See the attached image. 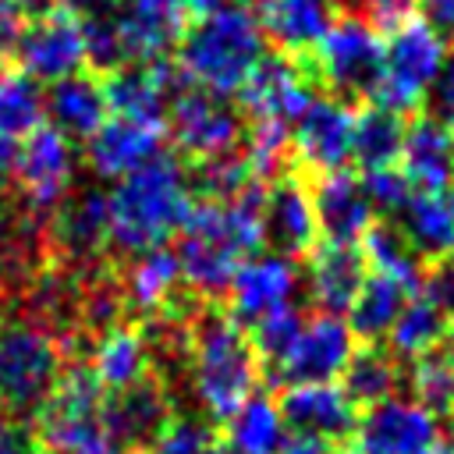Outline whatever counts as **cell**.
<instances>
[{"instance_id":"cell-1","label":"cell","mask_w":454,"mask_h":454,"mask_svg":"<svg viewBox=\"0 0 454 454\" xmlns=\"http://www.w3.org/2000/svg\"><path fill=\"white\" fill-rule=\"evenodd\" d=\"M188 387L199 415L223 426L259 387V358L248 333L220 305H199L188 323Z\"/></svg>"},{"instance_id":"cell-2","label":"cell","mask_w":454,"mask_h":454,"mask_svg":"<svg viewBox=\"0 0 454 454\" xmlns=\"http://www.w3.org/2000/svg\"><path fill=\"white\" fill-rule=\"evenodd\" d=\"M195 192L188 167L174 153H160L110 192V248L124 259L163 248L188 220Z\"/></svg>"},{"instance_id":"cell-3","label":"cell","mask_w":454,"mask_h":454,"mask_svg":"<svg viewBox=\"0 0 454 454\" xmlns=\"http://www.w3.org/2000/svg\"><path fill=\"white\" fill-rule=\"evenodd\" d=\"M262 57L266 35L255 11L245 4H227L206 18H195L184 28L174 60L192 85L231 99Z\"/></svg>"},{"instance_id":"cell-4","label":"cell","mask_w":454,"mask_h":454,"mask_svg":"<svg viewBox=\"0 0 454 454\" xmlns=\"http://www.w3.org/2000/svg\"><path fill=\"white\" fill-rule=\"evenodd\" d=\"M67 365L64 340L28 312H0V411L32 419Z\"/></svg>"},{"instance_id":"cell-5","label":"cell","mask_w":454,"mask_h":454,"mask_svg":"<svg viewBox=\"0 0 454 454\" xmlns=\"http://www.w3.org/2000/svg\"><path fill=\"white\" fill-rule=\"evenodd\" d=\"M305 60L316 85L351 106L369 99L383 74V35L362 14H337Z\"/></svg>"},{"instance_id":"cell-6","label":"cell","mask_w":454,"mask_h":454,"mask_svg":"<svg viewBox=\"0 0 454 454\" xmlns=\"http://www.w3.org/2000/svg\"><path fill=\"white\" fill-rule=\"evenodd\" d=\"M447 46L419 21L408 18L383 39V74L369 96L372 106L397 117H415L426 106V92L440 74Z\"/></svg>"},{"instance_id":"cell-7","label":"cell","mask_w":454,"mask_h":454,"mask_svg":"<svg viewBox=\"0 0 454 454\" xmlns=\"http://www.w3.org/2000/svg\"><path fill=\"white\" fill-rule=\"evenodd\" d=\"M103 397L106 390L92 376L89 362H67L53 394L32 415V433L43 454H78L103 433Z\"/></svg>"},{"instance_id":"cell-8","label":"cell","mask_w":454,"mask_h":454,"mask_svg":"<svg viewBox=\"0 0 454 454\" xmlns=\"http://www.w3.org/2000/svg\"><path fill=\"white\" fill-rule=\"evenodd\" d=\"M245 121L248 117H241L238 103H231L227 96L188 85L167 106V138L184 160L199 163L220 153H234L245 138Z\"/></svg>"},{"instance_id":"cell-9","label":"cell","mask_w":454,"mask_h":454,"mask_svg":"<svg viewBox=\"0 0 454 454\" xmlns=\"http://www.w3.org/2000/svg\"><path fill=\"white\" fill-rule=\"evenodd\" d=\"M50 262L71 273H92L110 248V195L96 184L71 192L50 220Z\"/></svg>"},{"instance_id":"cell-10","label":"cell","mask_w":454,"mask_h":454,"mask_svg":"<svg viewBox=\"0 0 454 454\" xmlns=\"http://www.w3.org/2000/svg\"><path fill=\"white\" fill-rule=\"evenodd\" d=\"M74 181V149L71 142L53 128L43 124L35 128L21 145H18V167H14V195L39 216L53 220L57 206L71 195Z\"/></svg>"},{"instance_id":"cell-11","label":"cell","mask_w":454,"mask_h":454,"mask_svg":"<svg viewBox=\"0 0 454 454\" xmlns=\"http://www.w3.org/2000/svg\"><path fill=\"white\" fill-rule=\"evenodd\" d=\"M316 89L319 85L309 60L277 50V53H266L238 89V110L248 114L252 121L266 117V121L294 124L309 110V103L319 96Z\"/></svg>"},{"instance_id":"cell-12","label":"cell","mask_w":454,"mask_h":454,"mask_svg":"<svg viewBox=\"0 0 454 454\" xmlns=\"http://www.w3.org/2000/svg\"><path fill=\"white\" fill-rule=\"evenodd\" d=\"M177 401L170 383L160 372H145L124 390H114L103 397V433L121 450L145 454L149 443L163 433V426L177 415Z\"/></svg>"},{"instance_id":"cell-13","label":"cell","mask_w":454,"mask_h":454,"mask_svg":"<svg viewBox=\"0 0 454 454\" xmlns=\"http://www.w3.org/2000/svg\"><path fill=\"white\" fill-rule=\"evenodd\" d=\"M355 454H433L443 440L440 422L411 397H387L358 411Z\"/></svg>"},{"instance_id":"cell-14","label":"cell","mask_w":454,"mask_h":454,"mask_svg":"<svg viewBox=\"0 0 454 454\" xmlns=\"http://www.w3.org/2000/svg\"><path fill=\"white\" fill-rule=\"evenodd\" d=\"M355 351V337L340 316L316 312L301 323V333L291 355L280 362L277 372L266 376V387H301V383H333L344 372Z\"/></svg>"},{"instance_id":"cell-15","label":"cell","mask_w":454,"mask_h":454,"mask_svg":"<svg viewBox=\"0 0 454 454\" xmlns=\"http://www.w3.org/2000/svg\"><path fill=\"white\" fill-rule=\"evenodd\" d=\"M280 419L287 433L298 440H312L323 447H348L358 426V408L344 397L337 383H301V387H284L277 397Z\"/></svg>"},{"instance_id":"cell-16","label":"cell","mask_w":454,"mask_h":454,"mask_svg":"<svg viewBox=\"0 0 454 454\" xmlns=\"http://www.w3.org/2000/svg\"><path fill=\"white\" fill-rule=\"evenodd\" d=\"M18 71H25L35 82H60L85 67V43H82V18L53 7L43 18H32L25 25V35L14 53Z\"/></svg>"},{"instance_id":"cell-17","label":"cell","mask_w":454,"mask_h":454,"mask_svg":"<svg viewBox=\"0 0 454 454\" xmlns=\"http://www.w3.org/2000/svg\"><path fill=\"white\" fill-rule=\"evenodd\" d=\"M319 227L309 184L298 170L270 181L262 192V241L284 259H305L316 248Z\"/></svg>"},{"instance_id":"cell-18","label":"cell","mask_w":454,"mask_h":454,"mask_svg":"<svg viewBox=\"0 0 454 454\" xmlns=\"http://www.w3.org/2000/svg\"><path fill=\"white\" fill-rule=\"evenodd\" d=\"M298 294V266L294 259H284L277 252L255 255L238 266L231 287H227V316L248 330L255 319L294 305Z\"/></svg>"},{"instance_id":"cell-19","label":"cell","mask_w":454,"mask_h":454,"mask_svg":"<svg viewBox=\"0 0 454 454\" xmlns=\"http://www.w3.org/2000/svg\"><path fill=\"white\" fill-rule=\"evenodd\" d=\"M351 117L355 110L333 96H316L309 110L291 124V145H294V163L326 174L340 170L351 160Z\"/></svg>"},{"instance_id":"cell-20","label":"cell","mask_w":454,"mask_h":454,"mask_svg":"<svg viewBox=\"0 0 454 454\" xmlns=\"http://www.w3.org/2000/svg\"><path fill=\"white\" fill-rule=\"evenodd\" d=\"M309 195H312L316 227L330 245H362V238L376 223V213L362 192L358 174H351L344 167L312 174Z\"/></svg>"},{"instance_id":"cell-21","label":"cell","mask_w":454,"mask_h":454,"mask_svg":"<svg viewBox=\"0 0 454 454\" xmlns=\"http://www.w3.org/2000/svg\"><path fill=\"white\" fill-rule=\"evenodd\" d=\"M167 145V128L106 117L103 128L85 142V163L103 181H124L128 174L153 163Z\"/></svg>"},{"instance_id":"cell-22","label":"cell","mask_w":454,"mask_h":454,"mask_svg":"<svg viewBox=\"0 0 454 454\" xmlns=\"http://www.w3.org/2000/svg\"><path fill=\"white\" fill-rule=\"evenodd\" d=\"M117 284H121V298H124V312H131V319H149L163 309H170L181 298V266L174 248H149L138 252L131 259H124L121 266H114Z\"/></svg>"},{"instance_id":"cell-23","label":"cell","mask_w":454,"mask_h":454,"mask_svg":"<svg viewBox=\"0 0 454 454\" xmlns=\"http://www.w3.org/2000/svg\"><path fill=\"white\" fill-rule=\"evenodd\" d=\"M401 174L408 177L411 192L454 188V131L429 114H415V121L404 124Z\"/></svg>"},{"instance_id":"cell-24","label":"cell","mask_w":454,"mask_h":454,"mask_svg":"<svg viewBox=\"0 0 454 454\" xmlns=\"http://www.w3.org/2000/svg\"><path fill=\"white\" fill-rule=\"evenodd\" d=\"M401 238L429 270L440 259L454 255V188L443 192H411L404 209L394 216Z\"/></svg>"},{"instance_id":"cell-25","label":"cell","mask_w":454,"mask_h":454,"mask_svg":"<svg viewBox=\"0 0 454 454\" xmlns=\"http://www.w3.org/2000/svg\"><path fill=\"white\" fill-rule=\"evenodd\" d=\"M365 270H369V262L358 245H330V241L316 245L309 252V270H305L309 298L316 301L319 312L340 316L355 301V294L365 280Z\"/></svg>"},{"instance_id":"cell-26","label":"cell","mask_w":454,"mask_h":454,"mask_svg":"<svg viewBox=\"0 0 454 454\" xmlns=\"http://www.w3.org/2000/svg\"><path fill=\"white\" fill-rule=\"evenodd\" d=\"M333 0H259L255 18L262 35L291 57H305L333 21Z\"/></svg>"},{"instance_id":"cell-27","label":"cell","mask_w":454,"mask_h":454,"mask_svg":"<svg viewBox=\"0 0 454 454\" xmlns=\"http://www.w3.org/2000/svg\"><path fill=\"white\" fill-rule=\"evenodd\" d=\"M114 18L121 28L128 64H153V60L170 57V50H177V43L188 28V14L181 11V4L124 7Z\"/></svg>"},{"instance_id":"cell-28","label":"cell","mask_w":454,"mask_h":454,"mask_svg":"<svg viewBox=\"0 0 454 454\" xmlns=\"http://www.w3.org/2000/svg\"><path fill=\"white\" fill-rule=\"evenodd\" d=\"M46 114H50V124L67 142H74V138L89 142L103 128V121L110 117L103 78H96L89 71H78L71 78L53 82L50 92H46Z\"/></svg>"},{"instance_id":"cell-29","label":"cell","mask_w":454,"mask_h":454,"mask_svg":"<svg viewBox=\"0 0 454 454\" xmlns=\"http://www.w3.org/2000/svg\"><path fill=\"white\" fill-rule=\"evenodd\" d=\"M411 294H419V291H411L397 277H387V273H376V270L365 273L355 301L348 305L351 337H358L362 344H383Z\"/></svg>"},{"instance_id":"cell-30","label":"cell","mask_w":454,"mask_h":454,"mask_svg":"<svg viewBox=\"0 0 454 454\" xmlns=\"http://www.w3.org/2000/svg\"><path fill=\"white\" fill-rule=\"evenodd\" d=\"M340 390L344 397L365 411L387 397H397L404 387V362L387 348V344H362L351 351L344 372H340Z\"/></svg>"},{"instance_id":"cell-31","label":"cell","mask_w":454,"mask_h":454,"mask_svg":"<svg viewBox=\"0 0 454 454\" xmlns=\"http://www.w3.org/2000/svg\"><path fill=\"white\" fill-rule=\"evenodd\" d=\"M85 362H89L92 376L99 380V387L106 394H114V390H124L149 372V348H145V337L138 326L121 323L89 344Z\"/></svg>"},{"instance_id":"cell-32","label":"cell","mask_w":454,"mask_h":454,"mask_svg":"<svg viewBox=\"0 0 454 454\" xmlns=\"http://www.w3.org/2000/svg\"><path fill=\"white\" fill-rule=\"evenodd\" d=\"M103 92H106L110 117H124V121L167 128V106H170V99L160 89V82H156V74H153L149 64H128V67L114 71L110 78H103Z\"/></svg>"},{"instance_id":"cell-33","label":"cell","mask_w":454,"mask_h":454,"mask_svg":"<svg viewBox=\"0 0 454 454\" xmlns=\"http://www.w3.org/2000/svg\"><path fill=\"white\" fill-rule=\"evenodd\" d=\"M404 117L380 110L372 103L358 106L351 117V160L365 170H380V167H397L401 160V145H404Z\"/></svg>"},{"instance_id":"cell-34","label":"cell","mask_w":454,"mask_h":454,"mask_svg":"<svg viewBox=\"0 0 454 454\" xmlns=\"http://www.w3.org/2000/svg\"><path fill=\"white\" fill-rule=\"evenodd\" d=\"M450 330V316L429 298V294H411L397 316V323L387 333V348L401 358V362H415L436 348H443Z\"/></svg>"},{"instance_id":"cell-35","label":"cell","mask_w":454,"mask_h":454,"mask_svg":"<svg viewBox=\"0 0 454 454\" xmlns=\"http://www.w3.org/2000/svg\"><path fill=\"white\" fill-rule=\"evenodd\" d=\"M223 440L238 454H277L287 443V426L280 419L277 401L266 390H255L223 426Z\"/></svg>"},{"instance_id":"cell-36","label":"cell","mask_w":454,"mask_h":454,"mask_svg":"<svg viewBox=\"0 0 454 454\" xmlns=\"http://www.w3.org/2000/svg\"><path fill=\"white\" fill-rule=\"evenodd\" d=\"M241 156L252 170V177L259 184L277 181L291 170H298L294 163V145H291V124L280 121H245V138H241Z\"/></svg>"},{"instance_id":"cell-37","label":"cell","mask_w":454,"mask_h":454,"mask_svg":"<svg viewBox=\"0 0 454 454\" xmlns=\"http://www.w3.org/2000/svg\"><path fill=\"white\" fill-rule=\"evenodd\" d=\"M46 117V92L35 78H28L18 67L0 71V135L11 142L28 138L35 128H43Z\"/></svg>"},{"instance_id":"cell-38","label":"cell","mask_w":454,"mask_h":454,"mask_svg":"<svg viewBox=\"0 0 454 454\" xmlns=\"http://www.w3.org/2000/svg\"><path fill=\"white\" fill-rule=\"evenodd\" d=\"M362 255L365 262L376 270V273H387V277H397L401 284H408L411 291H422V280H426V266L419 262V255L408 248V241L401 238L397 223L394 220H376L369 227V234L362 238Z\"/></svg>"},{"instance_id":"cell-39","label":"cell","mask_w":454,"mask_h":454,"mask_svg":"<svg viewBox=\"0 0 454 454\" xmlns=\"http://www.w3.org/2000/svg\"><path fill=\"white\" fill-rule=\"evenodd\" d=\"M188 181H192L195 199H202V202H231L255 177H252L245 156L234 149V153H220V156H209V160L192 163L188 167Z\"/></svg>"},{"instance_id":"cell-40","label":"cell","mask_w":454,"mask_h":454,"mask_svg":"<svg viewBox=\"0 0 454 454\" xmlns=\"http://www.w3.org/2000/svg\"><path fill=\"white\" fill-rule=\"evenodd\" d=\"M301 323H305V319L298 316V309L287 305V309H277V312L255 319V323L245 330V333H248V344H252V351H255V358H259L262 380H266L270 372H277L280 362L291 355V348H294V340H298V333H301Z\"/></svg>"},{"instance_id":"cell-41","label":"cell","mask_w":454,"mask_h":454,"mask_svg":"<svg viewBox=\"0 0 454 454\" xmlns=\"http://www.w3.org/2000/svg\"><path fill=\"white\" fill-rule=\"evenodd\" d=\"M82 43H85V67L96 78H110L114 71L128 67L121 28L114 14H92L82 18Z\"/></svg>"},{"instance_id":"cell-42","label":"cell","mask_w":454,"mask_h":454,"mask_svg":"<svg viewBox=\"0 0 454 454\" xmlns=\"http://www.w3.org/2000/svg\"><path fill=\"white\" fill-rule=\"evenodd\" d=\"M220 440V426H213L199 411H177L163 433L149 443L145 454H209Z\"/></svg>"},{"instance_id":"cell-43","label":"cell","mask_w":454,"mask_h":454,"mask_svg":"<svg viewBox=\"0 0 454 454\" xmlns=\"http://www.w3.org/2000/svg\"><path fill=\"white\" fill-rule=\"evenodd\" d=\"M358 181H362V192H365V199H369L372 213H376V216H383V220L397 216V213L404 209V202L411 199V184H408V177L401 174V167L365 170Z\"/></svg>"},{"instance_id":"cell-44","label":"cell","mask_w":454,"mask_h":454,"mask_svg":"<svg viewBox=\"0 0 454 454\" xmlns=\"http://www.w3.org/2000/svg\"><path fill=\"white\" fill-rule=\"evenodd\" d=\"M426 114L454 131V53L443 57V67L426 92Z\"/></svg>"},{"instance_id":"cell-45","label":"cell","mask_w":454,"mask_h":454,"mask_svg":"<svg viewBox=\"0 0 454 454\" xmlns=\"http://www.w3.org/2000/svg\"><path fill=\"white\" fill-rule=\"evenodd\" d=\"M415 18L443 46H454V0H415Z\"/></svg>"},{"instance_id":"cell-46","label":"cell","mask_w":454,"mask_h":454,"mask_svg":"<svg viewBox=\"0 0 454 454\" xmlns=\"http://www.w3.org/2000/svg\"><path fill=\"white\" fill-rule=\"evenodd\" d=\"M422 294H429L450 319H454V255L450 259H440L426 270V280H422Z\"/></svg>"},{"instance_id":"cell-47","label":"cell","mask_w":454,"mask_h":454,"mask_svg":"<svg viewBox=\"0 0 454 454\" xmlns=\"http://www.w3.org/2000/svg\"><path fill=\"white\" fill-rule=\"evenodd\" d=\"M0 454H43V447L25 419L0 411Z\"/></svg>"},{"instance_id":"cell-48","label":"cell","mask_w":454,"mask_h":454,"mask_svg":"<svg viewBox=\"0 0 454 454\" xmlns=\"http://www.w3.org/2000/svg\"><path fill=\"white\" fill-rule=\"evenodd\" d=\"M21 35H25V14L11 0H0V67L14 60Z\"/></svg>"},{"instance_id":"cell-49","label":"cell","mask_w":454,"mask_h":454,"mask_svg":"<svg viewBox=\"0 0 454 454\" xmlns=\"http://www.w3.org/2000/svg\"><path fill=\"white\" fill-rule=\"evenodd\" d=\"M14 167H18V142L0 135V188L14 184Z\"/></svg>"},{"instance_id":"cell-50","label":"cell","mask_w":454,"mask_h":454,"mask_svg":"<svg viewBox=\"0 0 454 454\" xmlns=\"http://www.w3.org/2000/svg\"><path fill=\"white\" fill-rule=\"evenodd\" d=\"M114 0H57V7L78 14V18H92V14H106Z\"/></svg>"},{"instance_id":"cell-51","label":"cell","mask_w":454,"mask_h":454,"mask_svg":"<svg viewBox=\"0 0 454 454\" xmlns=\"http://www.w3.org/2000/svg\"><path fill=\"white\" fill-rule=\"evenodd\" d=\"M177 4H181V11L195 21V18H206V14H213V11L227 7V4H238V0H177Z\"/></svg>"},{"instance_id":"cell-52","label":"cell","mask_w":454,"mask_h":454,"mask_svg":"<svg viewBox=\"0 0 454 454\" xmlns=\"http://www.w3.org/2000/svg\"><path fill=\"white\" fill-rule=\"evenodd\" d=\"M277 454H330V447H323V443H312V440H287Z\"/></svg>"},{"instance_id":"cell-53","label":"cell","mask_w":454,"mask_h":454,"mask_svg":"<svg viewBox=\"0 0 454 454\" xmlns=\"http://www.w3.org/2000/svg\"><path fill=\"white\" fill-rule=\"evenodd\" d=\"M25 18H43V14H50L53 7H57V0H11Z\"/></svg>"},{"instance_id":"cell-54","label":"cell","mask_w":454,"mask_h":454,"mask_svg":"<svg viewBox=\"0 0 454 454\" xmlns=\"http://www.w3.org/2000/svg\"><path fill=\"white\" fill-rule=\"evenodd\" d=\"M149 4H177V0H124V7H149Z\"/></svg>"},{"instance_id":"cell-55","label":"cell","mask_w":454,"mask_h":454,"mask_svg":"<svg viewBox=\"0 0 454 454\" xmlns=\"http://www.w3.org/2000/svg\"><path fill=\"white\" fill-rule=\"evenodd\" d=\"M443 348L450 351V358H454V319H450V330H447V340H443Z\"/></svg>"},{"instance_id":"cell-56","label":"cell","mask_w":454,"mask_h":454,"mask_svg":"<svg viewBox=\"0 0 454 454\" xmlns=\"http://www.w3.org/2000/svg\"><path fill=\"white\" fill-rule=\"evenodd\" d=\"M337 454H355V450H351V447H340V450H337Z\"/></svg>"}]
</instances>
